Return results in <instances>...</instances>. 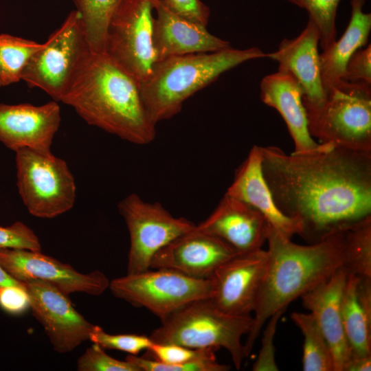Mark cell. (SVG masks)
I'll list each match as a JSON object with an SVG mask.
<instances>
[{"instance_id":"obj_5","label":"cell","mask_w":371,"mask_h":371,"mask_svg":"<svg viewBox=\"0 0 371 371\" xmlns=\"http://www.w3.org/2000/svg\"><path fill=\"white\" fill-rule=\"evenodd\" d=\"M252 324L251 315L224 313L206 298L175 312L149 337L156 343L175 344L190 348H225L238 370L246 358L242 337L249 333Z\"/></svg>"},{"instance_id":"obj_28","label":"cell","mask_w":371,"mask_h":371,"mask_svg":"<svg viewBox=\"0 0 371 371\" xmlns=\"http://www.w3.org/2000/svg\"><path fill=\"white\" fill-rule=\"evenodd\" d=\"M343 267L348 273L371 278V216L346 228Z\"/></svg>"},{"instance_id":"obj_27","label":"cell","mask_w":371,"mask_h":371,"mask_svg":"<svg viewBox=\"0 0 371 371\" xmlns=\"http://www.w3.org/2000/svg\"><path fill=\"white\" fill-rule=\"evenodd\" d=\"M43 43L12 36L0 34V80L8 86L21 80L22 72L30 58Z\"/></svg>"},{"instance_id":"obj_11","label":"cell","mask_w":371,"mask_h":371,"mask_svg":"<svg viewBox=\"0 0 371 371\" xmlns=\"http://www.w3.org/2000/svg\"><path fill=\"white\" fill-rule=\"evenodd\" d=\"M118 210L129 234L128 274L149 269L159 250L196 227L186 218L173 216L159 203L145 201L135 193L119 202Z\"/></svg>"},{"instance_id":"obj_20","label":"cell","mask_w":371,"mask_h":371,"mask_svg":"<svg viewBox=\"0 0 371 371\" xmlns=\"http://www.w3.org/2000/svg\"><path fill=\"white\" fill-rule=\"evenodd\" d=\"M347 275V271L341 267L327 280L300 297L302 305L313 316L332 350L335 371H344L352 356L341 315V299Z\"/></svg>"},{"instance_id":"obj_4","label":"cell","mask_w":371,"mask_h":371,"mask_svg":"<svg viewBox=\"0 0 371 371\" xmlns=\"http://www.w3.org/2000/svg\"><path fill=\"white\" fill-rule=\"evenodd\" d=\"M267 56L256 47L244 49L230 47L161 59L150 76L139 83L146 110L155 124L170 119L181 111L186 100L223 73L248 60Z\"/></svg>"},{"instance_id":"obj_10","label":"cell","mask_w":371,"mask_h":371,"mask_svg":"<svg viewBox=\"0 0 371 371\" xmlns=\"http://www.w3.org/2000/svg\"><path fill=\"white\" fill-rule=\"evenodd\" d=\"M154 0H121L109 20L104 52L139 83L158 61L153 46Z\"/></svg>"},{"instance_id":"obj_34","label":"cell","mask_w":371,"mask_h":371,"mask_svg":"<svg viewBox=\"0 0 371 371\" xmlns=\"http://www.w3.org/2000/svg\"><path fill=\"white\" fill-rule=\"evenodd\" d=\"M285 310L273 314L267 321V324L263 332L262 345L259 354L255 361L254 371H277L278 367L275 358L274 337L278 322Z\"/></svg>"},{"instance_id":"obj_14","label":"cell","mask_w":371,"mask_h":371,"mask_svg":"<svg viewBox=\"0 0 371 371\" xmlns=\"http://www.w3.org/2000/svg\"><path fill=\"white\" fill-rule=\"evenodd\" d=\"M0 265L19 282L40 280L67 295L74 293L99 295L109 288L110 282L98 270L82 273L41 251L0 249Z\"/></svg>"},{"instance_id":"obj_19","label":"cell","mask_w":371,"mask_h":371,"mask_svg":"<svg viewBox=\"0 0 371 371\" xmlns=\"http://www.w3.org/2000/svg\"><path fill=\"white\" fill-rule=\"evenodd\" d=\"M153 42L158 61L170 56L212 52L231 47L230 43L171 11L163 0H154Z\"/></svg>"},{"instance_id":"obj_30","label":"cell","mask_w":371,"mask_h":371,"mask_svg":"<svg viewBox=\"0 0 371 371\" xmlns=\"http://www.w3.org/2000/svg\"><path fill=\"white\" fill-rule=\"evenodd\" d=\"M304 9L308 19L317 27L319 33V47L324 50L330 46L337 37L336 16L341 0H286Z\"/></svg>"},{"instance_id":"obj_16","label":"cell","mask_w":371,"mask_h":371,"mask_svg":"<svg viewBox=\"0 0 371 371\" xmlns=\"http://www.w3.org/2000/svg\"><path fill=\"white\" fill-rule=\"evenodd\" d=\"M60 120V109L54 100L40 106L0 104V142L14 152L28 148L51 153Z\"/></svg>"},{"instance_id":"obj_24","label":"cell","mask_w":371,"mask_h":371,"mask_svg":"<svg viewBox=\"0 0 371 371\" xmlns=\"http://www.w3.org/2000/svg\"><path fill=\"white\" fill-rule=\"evenodd\" d=\"M366 0H351V15L345 32L319 54L322 85L326 91L343 78L351 56L366 47L371 31V14L363 12Z\"/></svg>"},{"instance_id":"obj_26","label":"cell","mask_w":371,"mask_h":371,"mask_svg":"<svg viewBox=\"0 0 371 371\" xmlns=\"http://www.w3.org/2000/svg\"><path fill=\"white\" fill-rule=\"evenodd\" d=\"M291 317L304 336L303 370L335 371L332 350L312 314L293 312Z\"/></svg>"},{"instance_id":"obj_39","label":"cell","mask_w":371,"mask_h":371,"mask_svg":"<svg viewBox=\"0 0 371 371\" xmlns=\"http://www.w3.org/2000/svg\"><path fill=\"white\" fill-rule=\"evenodd\" d=\"M8 286L25 288L23 282L12 278L0 265V289Z\"/></svg>"},{"instance_id":"obj_3","label":"cell","mask_w":371,"mask_h":371,"mask_svg":"<svg viewBox=\"0 0 371 371\" xmlns=\"http://www.w3.org/2000/svg\"><path fill=\"white\" fill-rule=\"evenodd\" d=\"M345 229L302 245L269 226L265 277L254 311L253 324L244 345L247 358L262 328L274 313L327 280L344 263Z\"/></svg>"},{"instance_id":"obj_25","label":"cell","mask_w":371,"mask_h":371,"mask_svg":"<svg viewBox=\"0 0 371 371\" xmlns=\"http://www.w3.org/2000/svg\"><path fill=\"white\" fill-rule=\"evenodd\" d=\"M214 348H190L175 344L154 342L142 357L128 355L126 359L141 371H227L219 363Z\"/></svg>"},{"instance_id":"obj_12","label":"cell","mask_w":371,"mask_h":371,"mask_svg":"<svg viewBox=\"0 0 371 371\" xmlns=\"http://www.w3.org/2000/svg\"><path fill=\"white\" fill-rule=\"evenodd\" d=\"M267 250L262 248L237 254L221 265L209 278V300L224 313L251 316L268 265Z\"/></svg>"},{"instance_id":"obj_15","label":"cell","mask_w":371,"mask_h":371,"mask_svg":"<svg viewBox=\"0 0 371 371\" xmlns=\"http://www.w3.org/2000/svg\"><path fill=\"white\" fill-rule=\"evenodd\" d=\"M237 253L219 238L196 228L174 239L153 257L150 268L167 269L190 278L209 279Z\"/></svg>"},{"instance_id":"obj_22","label":"cell","mask_w":371,"mask_h":371,"mask_svg":"<svg viewBox=\"0 0 371 371\" xmlns=\"http://www.w3.org/2000/svg\"><path fill=\"white\" fill-rule=\"evenodd\" d=\"M260 88L262 102L277 110L284 120L294 142V153H308L323 146L324 144L315 142L309 133L303 93L293 76L278 70L265 76Z\"/></svg>"},{"instance_id":"obj_9","label":"cell","mask_w":371,"mask_h":371,"mask_svg":"<svg viewBox=\"0 0 371 371\" xmlns=\"http://www.w3.org/2000/svg\"><path fill=\"white\" fill-rule=\"evenodd\" d=\"M109 288L115 297L148 310L163 322L186 305L209 298L210 281L170 269L150 268L115 278Z\"/></svg>"},{"instance_id":"obj_6","label":"cell","mask_w":371,"mask_h":371,"mask_svg":"<svg viewBox=\"0 0 371 371\" xmlns=\"http://www.w3.org/2000/svg\"><path fill=\"white\" fill-rule=\"evenodd\" d=\"M305 109L309 133L321 144L371 152V85L341 79L319 105Z\"/></svg>"},{"instance_id":"obj_21","label":"cell","mask_w":371,"mask_h":371,"mask_svg":"<svg viewBox=\"0 0 371 371\" xmlns=\"http://www.w3.org/2000/svg\"><path fill=\"white\" fill-rule=\"evenodd\" d=\"M225 194L259 211L269 224L282 236L291 239L301 232L300 221L284 214L277 207L262 169L260 146H254L236 172Z\"/></svg>"},{"instance_id":"obj_38","label":"cell","mask_w":371,"mask_h":371,"mask_svg":"<svg viewBox=\"0 0 371 371\" xmlns=\"http://www.w3.org/2000/svg\"><path fill=\"white\" fill-rule=\"evenodd\" d=\"M371 370V355L352 356L346 364L344 371H370Z\"/></svg>"},{"instance_id":"obj_33","label":"cell","mask_w":371,"mask_h":371,"mask_svg":"<svg viewBox=\"0 0 371 371\" xmlns=\"http://www.w3.org/2000/svg\"><path fill=\"white\" fill-rule=\"evenodd\" d=\"M0 249L41 251V245L32 229L16 221L10 226H0Z\"/></svg>"},{"instance_id":"obj_40","label":"cell","mask_w":371,"mask_h":371,"mask_svg":"<svg viewBox=\"0 0 371 371\" xmlns=\"http://www.w3.org/2000/svg\"><path fill=\"white\" fill-rule=\"evenodd\" d=\"M0 87H2V86H1V80H0Z\"/></svg>"},{"instance_id":"obj_32","label":"cell","mask_w":371,"mask_h":371,"mask_svg":"<svg viewBox=\"0 0 371 371\" xmlns=\"http://www.w3.org/2000/svg\"><path fill=\"white\" fill-rule=\"evenodd\" d=\"M78 371H141L133 362L116 359L93 344L78 359Z\"/></svg>"},{"instance_id":"obj_2","label":"cell","mask_w":371,"mask_h":371,"mask_svg":"<svg viewBox=\"0 0 371 371\" xmlns=\"http://www.w3.org/2000/svg\"><path fill=\"white\" fill-rule=\"evenodd\" d=\"M61 102L89 125L123 140L146 145L155 138L139 82L106 52L89 49Z\"/></svg>"},{"instance_id":"obj_23","label":"cell","mask_w":371,"mask_h":371,"mask_svg":"<svg viewBox=\"0 0 371 371\" xmlns=\"http://www.w3.org/2000/svg\"><path fill=\"white\" fill-rule=\"evenodd\" d=\"M341 315L352 356L371 355V278L347 275Z\"/></svg>"},{"instance_id":"obj_1","label":"cell","mask_w":371,"mask_h":371,"mask_svg":"<svg viewBox=\"0 0 371 371\" xmlns=\"http://www.w3.org/2000/svg\"><path fill=\"white\" fill-rule=\"evenodd\" d=\"M262 169L278 209L314 243L371 216V152L324 144L290 155L260 147Z\"/></svg>"},{"instance_id":"obj_41","label":"cell","mask_w":371,"mask_h":371,"mask_svg":"<svg viewBox=\"0 0 371 371\" xmlns=\"http://www.w3.org/2000/svg\"><path fill=\"white\" fill-rule=\"evenodd\" d=\"M71 1H74V0H71Z\"/></svg>"},{"instance_id":"obj_18","label":"cell","mask_w":371,"mask_h":371,"mask_svg":"<svg viewBox=\"0 0 371 371\" xmlns=\"http://www.w3.org/2000/svg\"><path fill=\"white\" fill-rule=\"evenodd\" d=\"M319 38L318 29L308 19L297 37L284 38L276 51L267 53V58L278 63V71L290 74L297 81L305 108L319 105L326 95L320 72Z\"/></svg>"},{"instance_id":"obj_13","label":"cell","mask_w":371,"mask_h":371,"mask_svg":"<svg viewBox=\"0 0 371 371\" xmlns=\"http://www.w3.org/2000/svg\"><path fill=\"white\" fill-rule=\"evenodd\" d=\"M23 283L32 315L43 326L56 352H70L89 340L95 325L75 309L67 295L40 280Z\"/></svg>"},{"instance_id":"obj_37","label":"cell","mask_w":371,"mask_h":371,"mask_svg":"<svg viewBox=\"0 0 371 371\" xmlns=\"http://www.w3.org/2000/svg\"><path fill=\"white\" fill-rule=\"evenodd\" d=\"M0 306L7 312L13 314L25 311L30 306L25 288L8 286L0 289Z\"/></svg>"},{"instance_id":"obj_7","label":"cell","mask_w":371,"mask_h":371,"mask_svg":"<svg viewBox=\"0 0 371 371\" xmlns=\"http://www.w3.org/2000/svg\"><path fill=\"white\" fill-rule=\"evenodd\" d=\"M16 153V186L29 213L53 218L70 210L76 201L74 177L66 161L28 148Z\"/></svg>"},{"instance_id":"obj_36","label":"cell","mask_w":371,"mask_h":371,"mask_svg":"<svg viewBox=\"0 0 371 371\" xmlns=\"http://www.w3.org/2000/svg\"><path fill=\"white\" fill-rule=\"evenodd\" d=\"M173 12L195 23L206 26L210 9L201 0H163Z\"/></svg>"},{"instance_id":"obj_17","label":"cell","mask_w":371,"mask_h":371,"mask_svg":"<svg viewBox=\"0 0 371 371\" xmlns=\"http://www.w3.org/2000/svg\"><path fill=\"white\" fill-rule=\"evenodd\" d=\"M269 226L256 209L225 194L196 228L219 238L240 254L261 249L267 242Z\"/></svg>"},{"instance_id":"obj_29","label":"cell","mask_w":371,"mask_h":371,"mask_svg":"<svg viewBox=\"0 0 371 371\" xmlns=\"http://www.w3.org/2000/svg\"><path fill=\"white\" fill-rule=\"evenodd\" d=\"M121 0H74L80 12L90 50L104 52L108 24Z\"/></svg>"},{"instance_id":"obj_8","label":"cell","mask_w":371,"mask_h":371,"mask_svg":"<svg viewBox=\"0 0 371 371\" xmlns=\"http://www.w3.org/2000/svg\"><path fill=\"white\" fill-rule=\"evenodd\" d=\"M89 50L81 15L73 10L30 58L21 80L29 87L38 88L54 101L61 102Z\"/></svg>"},{"instance_id":"obj_31","label":"cell","mask_w":371,"mask_h":371,"mask_svg":"<svg viewBox=\"0 0 371 371\" xmlns=\"http://www.w3.org/2000/svg\"><path fill=\"white\" fill-rule=\"evenodd\" d=\"M89 340L104 349H111L137 355L150 348L153 341L149 336L136 334H110L95 326Z\"/></svg>"},{"instance_id":"obj_35","label":"cell","mask_w":371,"mask_h":371,"mask_svg":"<svg viewBox=\"0 0 371 371\" xmlns=\"http://www.w3.org/2000/svg\"><path fill=\"white\" fill-rule=\"evenodd\" d=\"M342 80L350 82H363L371 85V45L357 50L346 65Z\"/></svg>"}]
</instances>
